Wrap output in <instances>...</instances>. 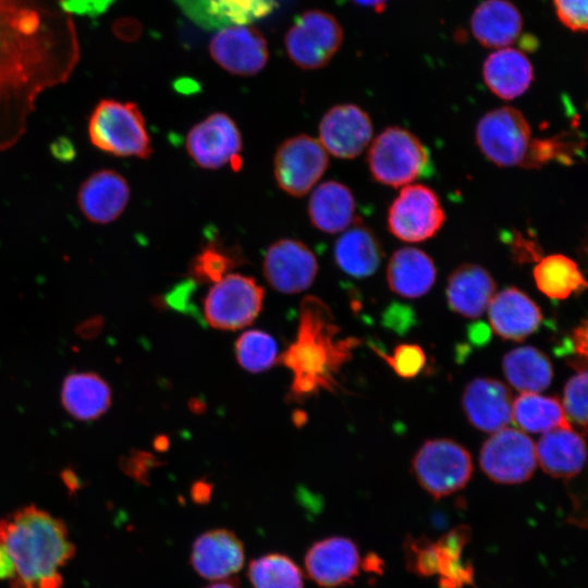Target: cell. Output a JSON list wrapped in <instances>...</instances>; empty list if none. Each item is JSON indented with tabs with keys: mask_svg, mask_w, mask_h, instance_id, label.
<instances>
[{
	"mask_svg": "<svg viewBox=\"0 0 588 588\" xmlns=\"http://www.w3.org/2000/svg\"><path fill=\"white\" fill-rule=\"evenodd\" d=\"M372 350L385 360L399 377L404 379L416 377L426 364L425 352L416 344L397 345L391 355L384 354L375 346Z\"/></svg>",
	"mask_w": 588,
	"mask_h": 588,
	"instance_id": "obj_38",
	"label": "cell"
},
{
	"mask_svg": "<svg viewBox=\"0 0 588 588\" xmlns=\"http://www.w3.org/2000/svg\"><path fill=\"white\" fill-rule=\"evenodd\" d=\"M563 409L571 420L587 427V371L583 369L569 378L564 388Z\"/></svg>",
	"mask_w": 588,
	"mask_h": 588,
	"instance_id": "obj_39",
	"label": "cell"
},
{
	"mask_svg": "<svg viewBox=\"0 0 588 588\" xmlns=\"http://www.w3.org/2000/svg\"><path fill=\"white\" fill-rule=\"evenodd\" d=\"M264 297L265 291L254 278L230 273L209 289L204 302L205 319L215 329H241L257 318Z\"/></svg>",
	"mask_w": 588,
	"mask_h": 588,
	"instance_id": "obj_7",
	"label": "cell"
},
{
	"mask_svg": "<svg viewBox=\"0 0 588 588\" xmlns=\"http://www.w3.org/2000/svg\"><path fill=\"white\" fill-rule=\"evenodd\" d=\"M205 588H240V587L233 581L223 579V580H216V583H212L211 585Z\"/></svg>",
	"mask_w": 588,
	"mask_h": 588,
	"instance_id": "obj_51",
	"label": "cell"
},
{
	"mask_svg": "<svg viewBox=\"0 0 588 588\" xmlns=\"http://www.w3.org/2000/svg\"><path fill=\"white\" fill-rule=\"evenodd\" d=\"M244 262L238 247L224 245L218 240L208 241L191 260L188 274L194 283H217Z\"/></svg>",
	"mask_w": 588,
	"mask_h": 588,
	"instance_id": "obj_34",
	"label": "cell"
},
{
	"mask_svg": "<svg viewBox=\"0 0 588 588\" xmlns=\"http://www.w3.org/2000/svg\"><path fill=\"white\" fill-rule=\"evenodd\" d=\"M156 465H160V462L152 454L143 451H133L122 463L127 474L142 481Z\"/></svg>",
	"mask_w": 588,
	"mask_h": 588,
	"instance_id": "obj_42",
	"label": "cell"
},
{
	"mask_svg": "<svg viewBox=\"0 0 588 588\" xmlns=\"http://www.w3.org/2000/svg\"><path fill=\"white\" fill-rule=\"evenodd\" d=\"M413 469L419 485L433 498L450 495L469 481L473 462L468 451L449 439L429 440L416 453Z\"/></svg>",
	"mask_w": 588,
	"mask_h": 588,
	"instance_id": "obj_6",
	"label": "cell"
},
{
	"mask_svg": "<svg viewBox=\"0 0 588 588\" xmlns=\"http://www.w3.org/2000/svg\"><path fill=\"white\" fill-rule=\"evenodd\" d=\"M115 0H63L70 14L96 17L105 13Z\"/></svg>",
	"mask_w": 588,
	"mask_h": 588,
	"instance_id": "obj_43",
	"label": "cell"
},
{
	"mask_svg": "<svg viewBox=\"0 0 588 588\" xmlns=\"http://www.w3.org/2000/svg\"><path fill=\"white\" fill-rule=\"evenodd\" d=\"M512 420L520 429L534 433H546L569 425L562 403L538 393H522L513 401Z\"/></svg>",
	"mask_w": 588,
	"mask_h": 588,
	"instance_id": "obj_32",
	"label": "cell"
},
{
	"mask_svg": "<svg viewBox=\"0 0 588 588\" xmlns=\"http://www.w3.org/2000/svg\"><path fill=\"white\" fill-rule=\"evenodd\" d=\"M131 197L127 180L114 169H99L88 175L77 192V205L95 224H109L125 210Z\"/></svg>",
	"mask_w": 588,
	"mask_h": 588,
	"instance_id": "obj_18",
	"label": "cell"
},
{
	"mask_svg": "<svg viewBox=\"0 0 588 588\" xmlns=\"http://www.w3.org/2000/svg\"><path fill=\"white\" fill-rule=\"evenodd\" d=\"M462 404L469 422L481 431L493 433L512 421L511 393L495 379L470 381L463 393Z\"/></svg>",
	"mask_w": 588,
	"mask_h": 588,
	"instance_id": "obj_20",
	"label": "cell"
},
{
	"mask_svg": "<svg viewBox=\"0 0 588 588\" xmlns=\"http://www.w3.org/2000/svg\"><path fill=\"white\" fill-rule=\"evenodd\" d=\"M247 576L254 588H304L302 569L281 553H268L250 561Z\"/></svg>",
	"mask_w": 588,
	"mask_h": 588,
	"instance_id": "obj_35",
	"label": "cell"
},
{
	"mask_svg": "<svg viewBox=\"0 0 588 588\" xmlns=\"http://www.w3.org/2000/svg\"><path fill=\"white\" fill-rule=\"evenodd\" d=\"M487 309L491 330L506 340H524L542 320L538 305L516 287L494 294Z\"/></svg>",
	"mask_w": 588,
	"mask_h": 588,
	"instance_id": "obj_21",
	"label": "cell"
},
{
	"mask_svg": "<svg viewBox=\"0 0 588 588\" xmlns=\"http://www.w3.org/2000/svg\"><path fill=\"white\" fill-rule=\"evenodd\" d=\"M0 546L13 566L11 588H61V568L74 554L65 524L27 505L0 519Z\"/></svg>",
	"mask_w": 588,
	"mask_h": 588,
	"instance_id": "obj_3",
	"label": "cell"
},
{
	"mask_svg": "<svg viewBox=\"0 0 588 588\" xmlns=\"http://www.w3.org/2000/svg\"><path fill=\"white\" fill-rule=\"evenodd\" d=\"M192 495L196 502L208 501L211 495V486L205 481H197L192 488Z\"/></svg>",
	"mask_w": 588,
	"mask_h": 588,
	"instance_id": "obj_49",
	"label": "cell"
},
{
	"mask_svg": "<svg viewBox=\"0 0 588 588\" xmlns=\"http://www.w3.org/2000/svg\"><path fill=\"white\" fill-rule=\"evenodd\" d=\"M111 399L108 382L96 372H72L63 380L62 405L77 420L98 419L109 409Z\"/></svg>",
	"mask_w": 588,
	"mask_h": 588,
	"instance_id": "obj_27",
	"label": "cell"
},
{
	"mask_svg": "<svg viewBox=\"0 0 588 588\" xmlns=\"http://www.w3.org/2000/svg\"><path fill=\"white\" fill-rule=\"evenodd\" d=\"M482 76L494 95L512 100L529 88L534 79V69L525 53L505 47L488 56L483 62Z\"/></svg>",
	"mask_w": 588,
	"mask_h": 588,
	"instance_id": "obj_24",
	"label": "cell"
},
{
	"mask_svg": "<svg viewBox=\"0 0 588 588\" xmlns=\"http://www.w3.org/2000/svg\"><path fill=\"white\" fill-rule=\"evenodd\" d=\"M262 272L278 292L296 294L307 290L316 279L318 261L313 250L302 241L280 238L266 250Z\"/></svg>",
	"mask_w": 588,
	"mask_h": 588,
	"instance_id": "obj_14",
	"label": "cell"
},
{
	"mask_svg": "<svg viewBox=\"0 0 588 588\" xmlns=\"http://www.w3.org/2000/svg\"><path fill=\"white\" fill-rule=\"evenodd\" d=\"M479 463L494 482L516 485L527 481L537 467L536 446L524 432L502 428L483 443Z\"/></svg>",
	"mask_w": 588,
	"mask_h": 588,
	"instance_id": "obj_13",
	"label": "cell"
},
{
	"mask_svg": "<svg viewBox=\"0 0 588 588\" xmlns=\"http://www.w3.org/2000/svg\"><path fill=\"white\" fill-rule=\"evenodd\" d=\"M356 4L372 8L377 12H381L388 2V0H353Z\"/></svg>",
	"mask_w": 588,
	"mask_h": 588,
	"instance_id": "obj_50",
	"label": "cell"
},
{
	"mask_svg": "<svg viewBox=\"0 0 588 588\" xmlns=\"http://www.w3.org/2000/svg\"><path fill=\"white\" fill-rule=\"evenodd\" d=\"M343 41V29L330 13L309 10L298 15L284 37L291 61L303 70L327 65Z\"/></svg>",
	"mask_w": 588,
	"mask_h": 588,
	"instance_id": "obj_8",
	"label": "cell"
},
{
	"mask_svg": "<svg viewBox=\"0 0 588 588\" xmlns=\"http://www.w3.org/2000/svg\"><path fill=\"white\" fill-rule=\"evenodd\" d=\"M185 147L201 169L217 170L230 164L242 168L243 140L234 120L224 112H213L196 123L187 133Z\"/></svg>",
	"mask_w": 588,
	"mask_h": 588,
	"instance_id": "obj_11",
	"label": "cell"
},
{
	"mask_svg": "<svg viewBox=\"0 0 588 588\" xmlns=\"http://www.w3.org/2000/svg\"><path fill=\"white\" fill-rule=\"evenodd\" d=\"M572 345L579 356L587 355V322L584 320L573 332Z\"/></svg>",
	"mask_w": 588,
	"mask_h": 588,
	"instance_id": "obj_47",
	"label": "cell"
},
{
	"mask_svg": "<svg viewBox=\"0 0 588 588\" xmlns=\"http://www.w3.org/2000/svg\"><path fill=\"white\" fill-rule=\"evenodd\" d=\"M209 52L223 70L240 76L257 74L269 59L265 37L258 29L249 26L221 28L211 38Z\"/></svg>",
	"mask_w": 588,
	"mask_h": 588,
	"instance_id": "obj_15",
	"label": "cell"
},
{
	"mask_svg": "<svg viewBox=\"0 0 588 588\" xmlns=\"http://www.w3.org/2000/svg\"><path fill=\"white\" fill-rule=\"evenodd\" d=\"M469 537L468 527L460 526L436 541L439 588H463L473 584L474 571L462 561V552Z\"/></svg>",
	"mask_w": 588,
	"mask_h": 588,
	"instance_id": "obj_33",
	"label": "cell"
},
{
	"mask_svg": "<svg viewBox=\"0 0 588 588\" xmlns=\"http://www.w3.org/2000/svg\"><path fill=\"white\" fill-rule=\"evenodd\" d=\"M362 563L356 543L341 536L314 542L304 556L308 577L323 588H335L352 583L358 576Z\"/></svg>",
	"mask_w": 588,
	"mask_h": 588,
	"instance_id": "obj_17",
	"label": "cell"
},
{
	"mask_svg": "<svg viewBox=\"0 0 588 588\" xmlns=\"http://www.w3.org/2000/svg\"><path fill=\"white\" fill-rule=\"evenodd\" d=\"M13 577V566L10 556L0 546V580L10 581Z\"/></svg>",
	"mask_w": 588,
	"mask_h": 588,
	"instance_id": "obj_48",
	"label": "cell"
},
{
	"mask_svg": "<svg viewBox=\"0 0 588 588\" xmlns=\"http://www.w3.org/2000/svg\"><path fill=\"white\" fill-rule=\"evenodd\" d=\"M532 274L539 291L552 299H565L587 285L578 265L562 254L541 258Z\"/></svg>",
	"mask_w": 588,
	"mask_h": 588,
	"instance_id": "obj_31",
	"label": "cell"
},
{
	"mask_svg": "<svg viewBox=\"0 0 588 588\" xmlns=\"http://www.w3.org/2000/svg\"><path fill=\"white\" fill-rule=\"evenodd\" d=\"M235 355L243 369L260 372L271 368L277 362L278 346L267 332L249 330L236 340Z\"/></svg>",
	"mask_w": 588,
	"mask_h": 588,
	"instance_id": "obj_37",
	"label": "cell"
},
{
	"mask_svg": "<svg viewBox=\"0 0 588 588\" xmlns=\"http://www.w3.org/2000/svg\"><path fill=\"white\" fill-rule=\"evenodd\" d=\"M436 275L430 256L415 247H403L394 252L387 268L389 287L407 298L428 293L434 284Z\"/></svg>",
	"mask_w": 588,
	"mask_h": 588,
	"instance_id": "obj_28",
	"label": "cell"
},
{
	"mask_svg": "<svg viewBox=\"0 0 588 588\" xmlns=\"http://www.w3.org/2000/svg\"><path fill=\"white\" fill-rule=\"evenodd\" d=\"M531 128L516 108L487 112L476 127V143L483 156L499 167L522 166L531 144Z\"/></svg>",
	"mask_w": 588,
	"mask_h": 588,
	"instance_id": "obj_9",
	"label": "cell"
},
{
	"mask_svg": "<svg viewBox=\"0 0 588 588\" xmlns=\"http://www.w3.org/2000/svg\"><path fill=\"white\" fill-rule=\"evenodd\" d=\"M339 333L327 304L316 296H305L295 340L277 359L292 372L290 402L301 403L321 391H334L336 375L360 344V340L343 339Z\"/></svg>",
	"mask_w": 588,
	"mask_h": 588,
	"instance_id": "obj_2",
	"label": "cell"
},
{
	"mask_svg": "<svg viewBox=\"0 0 588 588\" xmlns=\"http://www.w3.org/2000/svg\"><path fill=\"white\" fill-rule=\"evenodd\" d=\"M368 113L353 103L330 108L319 123V142L324 150L340 159L360 155L372 137Z\"/></svg>",
	"mask_w": 588,
	"mask_h": 588,
	"instance_id": "obj_16",
	"label": "cell"
},
{
	"mask_svg": "<svg viewBox=\"0 0 588 588\" xmlns=\"http://www.w3.org/2000/svg\"><path fill=\"white\" fill-rule=\"evenodd\" d=\"M87 134L94 147L115 157L148 159L152 154L145 118L133 101L100 99L88 118Z\"/></svg>",
	"mask_w": 588,
	"mask_h": 588,
	"instance_id": "obj_4",
	"label": "cell"
},
{
	"mask_svg": "<svg viewBox=\"0 0 588 588\" xmlns=\"http://www.w3.org/2000/svg\"><path fill=\"white\" fill-rule=\"evenodd\" d=\"M414 322V310L406 305L392 304L383 314L384 326L400 334H403L413 327Z\"/></svg>",
	"mask_w": 588,
	"mask_h": 588,
	"instance_id": "obj_41",
	"label": "cell"
},
{
	"mask_svg": "<svg viewBox=\"0 0 588 588\" xmlns=\"http://www.w3.org/2000/svg\"><path fill=\"white\" fill-rule=\"evenodd\" d=\"M49 150L52 157L61 162H71L76 156L74 143L66 136L57 137L50 144Z\"/></svg>",
	"mask_w": 588,
	"mask_h": 588,
	"instance_id": "obj_44",
	"label": "cell"
},
{
	"mask_svg": "<svg viewBox=\"0 0 588 588\" xmlns=\"http://www.w3.org/2000/svg\"><path fill=\"white\" fill-rule=\"evenodd\" d=\"M79 56L63 0H0V151L22 138L39 96L64 84Z\"/></svg>",
	"mask_w": 588,
	"mask_h": 588,
	"instance_id": "obj_1",
	"label": "cell"
},
{
	"mask_svg": "<svg viewBox=\"0 0 588 588\" xmlns=\"http://www.w3.org/2000/svg\"><path fill=\"white\" fill-rule=\"evenodd\" d=\"M382 255L378 237L363 224L348 228L334 245L338 267L354 278L371 275L378 269Z\"/></svg>",
	"mask_w": 588,
	"mask_h": 588,
	"instance_id": "obj_29",
	"label": "cell"
},
{
	"mask_svg": "<svg viewBox=\"0 0 588 588\" xmlns=\"http://www.w3.org/2000/svg\"><path fill=\"white\" fill-rule=\"evenodd\" d=\"M329 166L328 152L320 142L306 134L286 138L277 148L273 174L277 185L293 197L306 195Z\"/></svg>",
	"mask_w": 588,
	"mask_h": 588,
	"instance_id": "obj_10",
	"label": "cell"
},
{
	"mask_svg": "<svg viewBox=\"0 0 588 588\" xmlns=\"http://www.w3.org/2000/svg\"><path fill=\"white\" fill-rule=\"evenodd\" d=\"M154 444H155L156 450L164 451L169 445V441L163 436H159L158 438L155 439Z\"/></svg>",
	"mask_w": 588,
	"mask_h": 588,
	"instance_id": "obj_52",
	"label": "cell"
},
{
	"mask_svg": "<svg viewBox=\"0 0 588 588\" xmlns=\"http://www.w3.org/2000/svg\"><path fill=\"white\" fill-rule=\"evenodd\" d=\"M502 367L510 384L522 393L541 392L552 380L549 358L531 346L510 351L503 357Z\"/></svg>",
	"mask_w": 588,
	"mask_h": 588,
	"instance_id": "obj_30",
	"label": "cell"
},
{
	"mask_svg": "<svg viewBox=\"0 0 588 588\" xmlns=\"http://www.w3.org/2000/svg\"><path fill=\"white\" fill-rule=\"evenodd\" d=\"M494 294L493 278L479 265H461L449 277L446 286L449 306L464 317H480Z\"/></svg>",
	"mask_w": 588,
	"mask_h": 588,
	"instance_id": "obj_23",
	"label": "cell"
},
{
	"mask_svg": "<svg viewBox=\"0 0 588 588\" xmlns=\"http://www.w3.org/2000/svg\"><path fill=\"white\" fill-rule=\"evenodd\" d=\"M560 22L573 32H586L588 26V0H553Z\"/></svg>",
	"mask_w": 588,
	"mask_h": 588,
	"instance_id": "obj_40",
	"label": "cell"
},
{
	"mask_svg": "<svg viewBox=\"0 0 588 588\" xmlns=\"http://www.w3.org/2000/svg\"><path fill=\"white\" fill-rule=\"evenodd\" d=\"M444 221L445 215L438 195L422 184L403 186L388 212L389 231L408 243L432 237Z\"/></svg>",
	"mask_w": 588,
	"mask_h": 588,
	"instance_id": "obj_12",
	"label": "cell"
},
{
	"mask_svg": "<svg viewBox=\"0 0 588 588\" xmlns=\"http://www.w3.org/2000/svg\"><path fill=\"white\" fill-rule=\"evenodd\" d=\"M429 160L419 138L400 126L384 128L371 142L367 154L372 179L391 187L409 185L422 175Z\"/></svg>",
	"mask_w": 588,
	"mask_h": 588,
	"instance_id": "obj_5",
	"label": "cell"
},
{
	"mask_svg": "<svg viewBox=\"0 0 588 588\" xmlns=\"http://www.w3.org/2000/svg\"><path fill=\"white\" fill-rule=\"evenodd\" d=\"M491 328L485 322H474L467 329V335L471 344L476 346L486 345L491 339Z\"/></svg>",
	"mask_w": 588,
	"mask_h": 588,
	"instance_id": "obj_46",
	"label": "cell"
},
{
	"mask_svg": "<svg viewBox=\"0 0 588 588\" xmlns=\"http://www.w3.org/2000/svg\"><path fill=\"white\" fill-rule=\"evenodd\" d=\"M535 446L537 464L550 476L572 478L585 465V440L571 425L543 433Z\"/></svg>",
	"mask_w": 588,
	"mask_h": 588,
	"instance_id": "obj_22",
	"label": "cell"
},
{
	"mask_svg": "<svg viewBox=\"0 0 588 588\" xmlns=\"http://www.w3.org/2000/svg\"><path fill=\"white\" fill-rule=\"evenodd\" d=\"M189 561L203 578L223 580L242 569L245 562L244 544L226 528L209 529L193 542Z\"/></svg>",
	"mask_w": 588,
	"mask_h": 588,
	"instance_id": "obj_19",
	"label": "cell"
},
{
	"mask_svg": "<svg viewBox=\"0 0 588 588\" xmlns=\"http://www.w3.org/2000/svg\"><path fill=\"white\" fill-rule=\"evenodd\" d=\"M470 27L482 46L500 49L516 41L523 19L518 9L507 0H485L475 9Z\"/></svg>",
	"mask_w": 588,
	"mask_h": 588,
	"instance_id": "obj_26",
	"label": "cell"
},
{
	"mask_svg": "<svg viewBox=\"0 0 588 588\" xmlns=\"http://www.w3.org/2000/svg\"><path fill=\"white\" fill-rule=\"evenodd\" d=\"M355 198L351 189L338 181H326L315 187L307 212L319 231L334 234L347 230L355 219Z\"/></svg>",
	"mask_w": 588,
	"mask_h": 588,
	"instance_id": "obj_25",
	"label": "cell"
},
{
	"mask_svg": "<svg viewBox=\"0 0 588 588\" xmlns=\"http://www.w3.org/2000/svg\"><path fill=\"white\" fill-rule=\"evenodd\" d=\"M209 0H175L183 12L195 23L205 27V9Z\"/></svg>",
	"mask_w": 588,
	"mask_h": 588,
	"instance_id": "obj_45",
	"label": "cell"
},
{
	"mask_svg": "<svg viewBox=\"0 0 588 588\" xmlns=\"http://www.w3.org/2000/svg\"><path fill=\"white\" fill-rule=\"evenodd\" d=\"M273 9V0H209L205 9V27L246 26Z\"/></svg>",
	"mask_w": 588,
	"mask_h": 588,
	"instance_id": "obj_36",
	"label": "cell"
}]
</instances>
